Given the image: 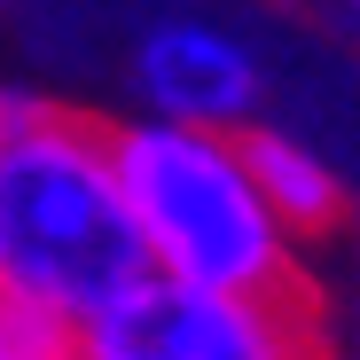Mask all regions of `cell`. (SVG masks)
I'll return each instance as SVG.
<instances>
[{
    "label": "cell",
    "instance_id": "6da1fadb",
    "mask_svg": "<svg viewBox=\"0 0 360 360\" xmlns=\"http://www.w3.org/2000/svg\"><path fill=\"white\" fill-rule=\"evenodd\" d=\"M149 282L110 134L55 110L47 126L0 141V297L71 321L79 337Z\"/></svg>",
    "mask_w": 360,
    "mask_h": 360
},
{
    "label": "cell",
    "instance_id": "7a4b0ae2",
    "mask_svg": "<svg viewBox=\"0 0 360 360\" xmlns=\"http://www.w3.org/2000/svg\"><path fill=\"white\" fill-rule=\"evenodd\" d=\"M110 165L126 188V219L157 282L180 290H297V243L274 227L259 180L243 165V134L141 126L110 134Z\"/></svg>",
    "mask_w": 360,
    "mask_h": 360
},
{
    "label": "cell",
    "instance_id": "3957f363",
    "mask_svg": "<svg viewBox=\"0 0 360 360\" xmlns=\"http://www.w3.org/2000/svg\"><path fill=\"white\" fill-rule=\"evenodd\" d=\"M86 360H321L306 290H180L141 282L86 329Z\"/></svg>",
    "mask_w": 360,
    "mask_h": 360
},
{
    "label": "cell",
    "instance_id": "277c9868",
    "mask_svg": "<svg viewBox=\"0 0 360 360\" xmlns=\"http://www.w3.org/2000/svg\"><path fill=\"white\" fill-rule=\"evenodd\" d=\"M134 94L149 102L157 126H196V134H243L259 117L266 71L227 24L204 16H165L134 39Z\"/></svg>",
    "mask_w": 360,
    "mask_h": 360
},
{
    "label": "cell",
    "instance_id": "5b68a950",
    "mask_svg": "<svg viewBox=\"0 0 360 360\" xmlns=\"http://www.w3.org/2000/svg\"><path fill=\"white\" fill-rule=\"evenodd\" d=\"M243 165H251L259 196H266V212H274V227L290 235V243H297V235H329L345 219V180H337V165L306 134L251 126L243 134Z\"/></svg>",
    "mask_w": 360,
    "mask_h": 360
},
{
    "label": "cell",
    "instance_id": "8992f818",
    "mask_svg": "<svg viewBox=\"0 0 360 360\" xmlns=\"http://www.w3.org/2000/svg\"><path fill=\"white\" fill-rule=\"evenodd\" d=\"M0 360H86V352L71 321L24 306V297H0Z\"/></svg>",
    "mask_w": 360,
    "mask_h": 360
},
{
    "label": "cell",
    "instance_id": "52a82bcc",
    "mask_svg": "<svg viewBox=\"0 0 360 360\" xmlns=\"http://www.w3.org/2000/svg\"><path fill=\"white\" fill-rule=\"evenodd\" d=\"M47 102L32 94V86H16V79H0V141H16V134H32V126H47Z\"/></svg>",
    "mask_w": 360,
    "mask_h": 360
},
{
    "label": "cell",
    "instance_id": "ba28073f",
    "mask_svg": "<svg viewBox=\"0 0 360 360\" xmlns=\"http://www.w3.org/2000/svg\"><path fill=\"white\" fill-rule=\"evenodd\" d=\"M352 16H360V0H352Z\"/></svg>",
    "mask_w": 360,
    "mask_h": 360
}]
</instances>
